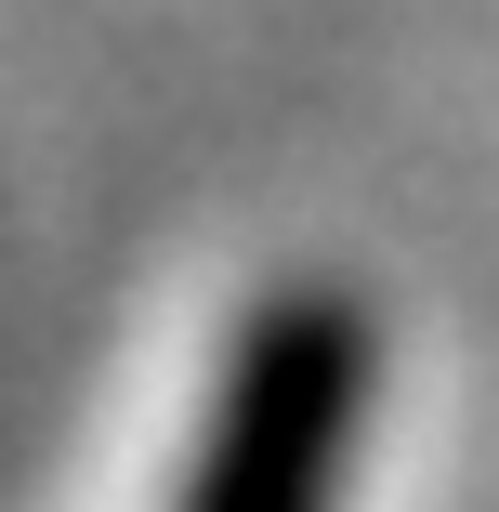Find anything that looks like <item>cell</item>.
<instances>
[{
  "label": "cell",
  "mask_w": 499,
  "mask_h": 512,
  "mask_svg": "<svg viewBox=\"0 0 499 512\" xmlns=\"http://www.w3.org/2000/svg\"><path fill=\"white\" fill-rule=\"evenodd\" d=\"M355 421H368V329L342 302H276L250 316L171 512H342Z\"/></svg>",
  "instance_id": "1"
}]
</instances>
